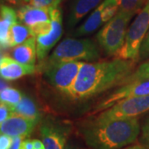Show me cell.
<instances>
[{
    "label": "cell",
    "mask_w": 149,
    "mask_h": 149,
    "mask_svg": "<svg viewBox=\"0 0 149 149\" xmlns=\"http://www.w3.org/2000/svg\"><path fill=\"white\" fill-rule=\"evenodd\" d=\"M135 64L134 61L118 57L109 61L85 62L66 95L74 100H84L120 85L134 70Z\"/></svg>",
    "instance_id": "1"
},
{
    "label": "cell",
    "mask_w": 149,
    "mask_h": 149,
    "mask_svg": "<svg viewBox=\"0 0 149 149\" xmlns=\"http://www.w3.org/2000/svg\"><path fill=\"white\" fill-rule=\"evenodd\" d=\"M80 132L92 149H122L137 140L141 128L137 117L110 121L95 118L82 123Z\"/></svg>",
    "instance_id": "2"
},
{
    "label": "cell",
    "mask_w": 149,
    "mask_h": 149,
    "mask_svg": "<svg viewBox=\"0 0 149 149\" xmlns=\"http://www.w3.org/2000/svg\"><path fill=\"white\" fill-rule=\"evenodd\" d=\"M98 45L90 38H66L42 63V68L62 61H95L100 58Z\"/></svg>",
    "instance_id": "3"
},
{
    "label": "cell",
    "mask_w": 149,
    "mask_h": 149,
    "mask_svg": "<svg viewBox=\"0 0 149 149\" xmlns=\"http://www.w3.org/2000/svg\"><path fill=\"white\" fill-rule=\"evenodd\" d=\"M134 15L132 13L119 10L96 34L100 46L108 55L117 56L120 52L125 42L129 22Z\"/></svg>",
    "instance_id": "4"
},
{
    "label": "cell",
    "mask_w": 149,
    "mask_h": 149,
    "mask_svg": "<svg viewBox=\"0 0 149 149\" xmlns=\"http://www.w3.org/2000/svg\"><path fill=\"white\" fill-rule=\"evenodd\" d=\"M149 30V0L128 27L124 45L117 57L138 61L144 37Z\"/></svg>",
    "instance_id": "5"
},
{
    "label": "cell",
    "mask_w": 149,
    "mask_h": 149,
    "mask_svg": "<svg viewBox=\"0 0 149 149\" xmlns=\"http://www.w3.org/2000/svg\"><path fill=\"white\" fill-rule=\"evenodd\" d=\"M149 111L148 95L124 99L109 107L95 118L99 121H110L136 118Z\"/></svg>",
    "instance_id": "6"
},
{
    "label": "cell",
    "mask_w": 149,
    "mask_h": 149,
    "mask_svg": "<svg viewBox=\"0 0 149 149\" xmlns=\"http://www.w3.org/2000/svg\"><path fill=\"white\" fill-rule=\"evenodd\" d=\"M85 61H62L43 67L48 82L61 92L67 95Z\"/></svg>",
    "instance_id": "7"
},
{
    "label": "cell",
    "mask_w": 149,
    "mask_h": 149,
    "mask_svg": "<svg viewBox=\"0 0 149 149\" xmlns=\"http://www.w3.org/2000/svg\"><path fill=\"white\" fill-rule=\"evenodd\" d=\"M17 13L20 22L30 27L36 37L50 32L52 29L50 10L47 8L27 4L22 6Z\"/></svg>",
    "instance_id": "8"
},
{
    "label": "cell",
    "mask_w": 149,
    "mask_h": 149,
    "mask_svg": "<svg viewBox=\"0 0 149 149\" xmlns=\"http://www.w3.org/2000/svg\"><path fill=\"white\" fill-rule=\"evenodd\" d=\"M50 16L52 22L51 31L36 37L37 60L40 64L46 60L50 51L58 42L62 35V18L59 8L50 10Z\"/></svg>",
    "instance_id": "9"
},
{
    "label": "cell",
    "mask_w": 149,
    "mask_h": 149,
    "mask_svg": "<svg viewBox=\"0 0 149 149\" xmlns=\"http://www.w3.org/2000/svg\"><path fill=\"white\" fill-rule=\"evenodd\" d=\"M39 132L46 149H65L70 133L66 123L47 118L40 125Z\"/></svg>",
    "instance_id": "10"
},
{
    "label": "cell",
    "mask_w": 149,
    "mask_h": 149,
    "mask_svg": "<svg viewBox=\"0 0 149 149\" xmlns=\"http://www.w3.org/2000/svg\"><path fill=\"white\" fill-rule=\"evenodd\" d=\"M149 95V80L136 81L133 83H129L126 85H123L119 89L113 92L110 95L107 96L105 99L100 102L96 105L92 114H95L98 112H101L109 109L113 105L117 102L123 100L124 99H128L131 97L137 96L148 95Z\"/></svg>",
    "instance_id": "11"
},
{
    "label": "cell",
    "mask_w": 149,
    "mask_h": 149,
    "mask_svg": "<svg viewBox=\"0 0 149 149\" xmlns=\"http://www.w3.org/2000/svg\"><path fill=\"white\" fill-rule=\"evenodd\" d=\"M41 118H30L13 113L4 122L0 123V132L13 138L28 137L33 132Z\"/></svg>",
    "instance_id": "12"
},
{
    "label": "cell",
    "mask_w": 149,
    "mask_h": 149,
    "mask_svg": "<svg viewBox=\"0 0 149 149\" xmlns=\"http://www.w3.org/2000/svg\"><path fill=\"white\" fill-rule=\"evenodd\" d=\"M35 65L22 64L12 56H2L0 59V74L5 80H15L35 73Z\"/></svg>",
    "instance_id": "13"
},
{
    "label": "cell",
    "mask_w": 149,
    "mask_h": 149,
    "mask_svg": "<svg viewBox=\"0 0 149 149\" xmlns=\"http://www.w3.org/2000/svg\"><path fill=\"white\" fill-rule=\"evenodd\" d=\"M104 0H74L67 17V27L73 28L91 11L95 9Z\"/></svg>",
    "instance_id": "14"
},
{
    "label": "cell",
    "mask_w": 149,
    "mask_h": 149,
    "mask_svg": "<svg viewBox=\"0 0 149 149\" xmlns=\"http://www.w3.org/2000/svg\"><path fill=\"white\" fill-rule=\"evenodd\" d=\"M17 13L13 8L1 5L0 9V44L1 48L5 50L10 47L9 34L11 27L17 21Z\"/></svg>",
    "instance_id": "15"
},
{
    "label": "cell",
    "mask_w": 149,
    "mask_h": 149,
    "mask_svg": "<svg viewBox=\"0 0 149 149\" xmlns=\"http://www.w3.org/2000/svg\"><path fill=\"white\" fill-rule=\"evenodd\" d=\"M11 52V56L22 64L35 65L37 54V40L36 37H31L26 42L19 44Z\"/></svg>",
    "instance_id": "16"
},
{
    "label": "cell",
    "mask_w": 149,
    "mask_h": 149,
    "mask_svg": "<svg viewBox=\"0 0 149 149\" xmlns=\"http://www.w3.org/2000/svg\"><path fill=\"white\" fill-rule=\"evenodd\" d=\"M104 7H105V2L104 1L100 5H99L95 9H94L90 17L80 26L75 29V31L73 32V36L75 37L86 36L88 34L95 32L99 27H101L104 24L103 11Z\"/></svg>",
    "instance_id": "17"
},
{
    "label": "cell",
    "mask_w": 149,
    "mask_h": 149,
    "mask_svg": "<svg viewBox=\"0 0 149 149\" xmlns=\"http://www.w3.org/2000/svg\"><path fill=\"white\" fill-rule=\"evenodd\" d=\"M36 37L32 29L21 22L17 21L11 27L9 34V46L14 47L19 44L26 42L31 37Z\"/></svg>",
    "instance_id": "18"
},
{
    "label": "cell",
    "mask_w": 149,
    "mask_h": 149,
    "mask_svg": "<svg viewBox=\"0 0 149 149\" xmlns=\"http://www.w3.org/2000/svg\"><path fill=\"white\" fill-rule=\"evenodd\" d=\"M11 106V105H10ZM11 109L13 113H18L23 116L30 118H41V113L37 109L35 102L27 96L23 95L18 104L11 106Z\"/></svg>",
    "instance_id": "19"
},
{
    "label": "cell",
    "mask_w": 149,
    "mask_h": 149,
    "mask_svg": "<svg viewBox=\"0 0 149 149\" xmlns=\"http://www.w3.org/2000/svg\"><path fill=\"white\" fill-rule=\"evenodd\" d=\"M147 80H149V61L140 65L127 78L123 80L120 85Z\"/></svg>",
    "instance_id": "20"
},
{
    "label": "cell",
    "mask_w": 149,
    "mask_h": 149,
    "mask_svg": "<svg viewBox=\"0 0 149 149\" xmlns=\"http://www.w3.org/2000/svg\"><path fill=\"white\" fill-rule=\"evenodd\" d=\"M22 96L23 95L18 90L12 87H6L1 91L0 100L1 102H3L13 106L20 102Z\"/></svg>",
    "instance_id": "21"
},
{
    "label": "cell",
    "mask_w": 149,
    "mask_h": 149,
    "mask_svg": "<svg viewBox=\"0 0 149 149\" xmlns=\"http://www.w3.org/2000/svg\"><path fill=\"white\" fill-rule=\"evenodd\" d=\"M148 0H118L119 10L129 12L132 13H139Z\"/></svg>",
    "instance_id": "22"
},
{
    "label": "cell",
    "mask_w": 149,
    "mask_h": 149,
    "mask_svg": "<svg viewBox=\"0 0 149 149\" xmlns=\"http://www.w3.org/2000/svg\"><path fill=\"white\" fill-rule=\"evenodd\" d=\"M18 149H46L42 141L39 139H22Z\"/></svg>",
    "instance_id": "23"
},
{
    "label": "cell",
    "mask_w": 149,
    "mask_h": 149,
    "mask_svg": "<svg viewBox=\"0 0 149 149\" xmlns=\"http://www.w3.org/2000/svg\"><path fill=\"white\" fill-rule=\"evenodd\" d=\"M61 0H32L31 4L40 8H45L49 10L58 8Z\"/></svg>",
    "instance_id": "24"
},
{
    "label": "cell",
    "mask_w": 149,
    "mask_h": 149,
    "mask_svg": "<svg viewBox=\"0 0 149 149\" xmlns=\"http://www.w3.org/2000/svg\"><path fill=\"white\" fill-rule=\"evenodd\" d=\"M140 143L149 148V118H147V120L144 122L143 125L141 128Z\"/></svg>",
    "instance_id": "25"
},
{
    "label": "cell",
    "mask_w": 149,
    "mask_h": 149,
    "mask_svg": "<svg viewBox=\"0 0 149 149\" xmlns=\"http://www.w3.org/2000/svg\"><path fill=\"white\" fill-rule=\"evenodd\" d=\"M149 57V30L146 37H144L142 42L140 52H139V60H144Z\"/></svg>",
    "instance_id": "26"
},
{
    "label": "cell",
    "mask_w": 149,
    "mask_h": 149,
    "mask_svg": "<svg viewBox=\"0 0 149 149\" xmlns=\"http://www.w3.org/2000/svg\"><path fill=\"white\" fill-rule=\"evenodd\" d=\"M13 113V112L12 110L10 105L6 103L1 102L0 104V123L4 122Z\"/></svg>",
    "instance_id": "27"
},
{
    "label": "cell",
    "mask_w": 149,
    "mask_h": 149,
    "mask_svg": "<svg viewBox=\"0 0 149 149\" xmlns=\"http://www.w3.org/2000/svg\"><path fill=\"white\" fill-rule=\"evenodd\" d=\"M14 141V138L1 133L0 136V149H11Z\"/></svg>",
    "instance_id": "28"
},
{
    "label": "cell",
    "mask_w": 149,
    "mask_h": 149,
    "mask_svg": "<svg viewBox=\"0 0 149 149\" xmlns=\"http://www.w3.org/2000/svg\"><path fill=\"white\" fill-rule=\"evenodd\" d=\"M122 149H149L148 147L145 146L142 143L133 144V145H128L127 147L123 148Z\"/></svg>",
    "instance_id": "29"
},
{
    "label": "cell",
    "mask_w": 149,
    "mask_h": 149,
    "mask_svg": "<svg viewBox=\"0 0 149 149\" xmlns=\"http://www.w3.org/2000/svg\"><path fill=\"white\" fill-rule=\"evenodd\" d=\"M6 1L8 2L11 4H13V5H19L24 0H6Z\"/></svg>",
    "instance_id": "30"
},
{
    "label": "cell",
    "mask_w": 149,
    "mask_h": 149,
    "mask_svg": "<svg viewBox=\"0 0 149 149\" xmlns=\"http://www.w3.org/2000/svg\"><path fill=\"white\" fill-rule=\"evenodd\" d=\"M65 149H79L78 148L74 147L71 144H66V147H65Z\"/></svg>",
    "instance_id": "31"
},
{
    "label": "cell",
    "mask_w": 149,
    "mask_h": 149,
    "mask_svg": "<svg viewBox=\"0 0 149 149\" xmlns=\"http://www.w3.org/2000/svg\"><path fill=\"white\" fill-rule=\"evenodd\" d=\"M24 2H26V3H31L32 0H24Z\"/></svg>",
    "instance_id": "32"
}]
</instances>
